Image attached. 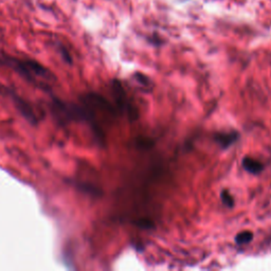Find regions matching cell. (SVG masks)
<instances>
[{
  "mask_svg": "<svg viewBox=\"0 0 271 271\" xmlns=\"http://www.w3.org/2000/svg\"><path fill=\"white\" fill-rule=\"evenodd\" d=\"M0 66L12 69L31 85L44 90H49L53 83L56 82L52 71L33 59H21L0 54Z\"/></svg>",
  "mask_w": 271,
  "mask_h": 271,
  "instance_id": "1",
  "label": "cell"
},
{
  "mask_svg": "<svg viewBox=\"0 0 271 271\" xmlns=\"http://www.w3.org/2000/svg\"><path fill=\"white\" fill-rule=\"evenodd\" d=\"M0 89L2 90L1 93L10 98L12 103H13L14 106L16 107V109L19 111V113L27 120L29 123H31L32 125H36L38 123V119L34 111V108L30 105L25 99H22L21 96L18 95L16 92L12 91V90L9 88L0 86Z\"/></svg>",
  "mask_w": 271,
  "mask_h": 271,
  "instance_id": "2",
  "label": "cell"
},
{
  "mask_svg": "<svg viewBox=\"0 0 271 271\" xmlns=\"http://www.w3.org/2000/svg\"><path fill=\"white\" fill-rule=\"evenodd\" d=\"M112 89H113V94H114V98H116V102L119 109L127 113L129 119L136 120L138 118V111L130 105L127 98H126L125 91L123 87L121 86V84H120L118 81H113Z\"/></svg>",
  "mask_w": 271,
  "mask_h": 271,
  "instance_id": "3",
  "label": "cell"
},
{
  "mask_svg": "<svg viewBox=\"0 0 271 271\" xmlns=\"http://www.w3.org/2000/svg\"><path fill=\"white\" fill-rule=\"evenodd\" d=\"M238 139V134L235 131L221 132V134L215 135V140L222 148H228Z\"/></svg>",
  "mask_w": 271,
  "mask_h": 271,
  "instance_id": "4",
  "label": "cell"
},
{
  "mask_svg": "<svg viewBox=\"0 0 271 271\" xmlns=\"http://www.w3.org/2000/svg\"><path fill=\"white\" fill-rule=\"evenodd\" d=\"M243 167L245 170L250 173V174H258L263 171L264 165L261 163L260 161H257L253 158H250V157H246L243 160Z\"/></svg>",
  "mask_w": 271,
  "mask_h": 271,
  "instance_id": "5",
  "label": "cell"
},
{
  "mask_svg": "<svg viewBox=\"0 0 271 271\" xmlns=\"http://www.w3.org/2000/svg\"><path fill=\"white\" fill-rule=\"evenodd\" d=\"M252 238H253V234L250 231H243L238 233L235 237V242L238 245H246L250 243Z\"/></svg>",
  "mask_w": 271,
  "mask_h": 271,
  "instance_id": "6",
  "label": "cell"
},
{
  "mask_svg": "<svg viewBox=\"0 0 271 271\" xmlns=\"http://www.w3.org/2000/svg\"><path fill=\"white\" fill-rule=\"evenodd\" d=\"M136 145L141 149H148L154 146V141L146 137H139L136 140Z\"/></svg>",
  "mask_w": 271,
  "mask_h": 271,
  "instance_id": "7",
  "label": "cell"
},
{
  "mask_svg": "<svg viewBox=\"0 0 271 271\" xmlns=\"http://www.w3.org/2000/svg\"><path fill=\"white\" fill-rule=\"evenodd\" d=\"M221 200L222 202H224V204H226L227 207L229 208H232L234 206V199H233V197L231 196L230 193H229L227 190L225 191H222L221 192Z\"/></svg>",
  "mask_w": 271,
  "mask_h": 271,
  "instance_id": "8",
  "label": "cell"
},
{
  "mask_svg": "<svg viewBox=\"0 0 271 271\" xmlns=\"http://www.w3.org/2000/svg\"><path fill=\"white\" fill-rule=\"evenodd\" d=\"M136 226L143 228V229H150L154 227V224L149 219H140L136 221Z\"/></svg>",
  "mask_w": 271,
  "mask_h": 271,
  "instance_id": "9",
  "label": "cell"
},
{
  "mask_svg": "<svg viewBox=\"0 0 271 271\" xmlns=\"http://www.w3.org/2000/svg\"><path fill=\"white\" fill-rule=\"evenodd\" d=\"M136 79L139 81V83H141L142 85L144 86H148V83H149V80L147 79L146 76H144L143 74H137L136 76Z\"/></svg>",
  "mask_w": 271,
  "mask_h": 271,
  "instance_id": "10",
  "label": "cell"
}]
</instances>
